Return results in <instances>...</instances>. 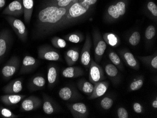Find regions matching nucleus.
I'll list each match as a JSON object with an SVG mask.
<instances>
[{"label": "nucleus", "mask_w": 157, "mask_h": 118, "mask_svg": "<svg viewBox=\"0 0 157 118\" xmlns=\"http://www.w3.org/2000/svg\"><path fill=\"white\" fill-rule=\"evenodd\" d=\"M67 11L66 7L54 6H48L40 10L37 19L36 36L41 37L56 27L63 19Z\"/></svg>", "instance_id": "1"}, {"label": "nucleus", "mask_w": 157, "mask_h": 118, "mask_svg": "<svg viewBox=\"0 0 157 118\" xmlns=\"http://www.w3.org/2000/svg\"><path fill=\"white\" fill-rule=\"evenodd\" d=\"M90 5L83 1L81 2H76L71 6L63 19L56 27H59L61 24L72 23L75 19H78L82 16L87 13Z\"/></svg>", "instance_id": "2"}, {"label": "nucleus", "mask_w": 157, "mask_h": 118, "mask_svg": "<svg viewBox=\"0 0 157 118\" xmlns=\"http://www.w3.org/2000/svg\"><path fill=\"white\" fill-rule=\"evenodd\" d=\"M5 18L16 33L18 38L22 42H25L27 39L28 32L24 23L20 19L14 17L9 16Z\"/></svg>", "instance_id": "3"}, {"label": "nucleus", "mask_w": 157, "mask_h": 118, "mask_svg": "<svg viewBox=\"0 0 157 118\" xmlns=\"http://www.w3.org/2000/svg\"><path fill=\"white\" fill-rule=\"evenodd\" d=\"M20 64V60L18 57L14 56L10 58L2 70L3 78L6 80L10 79L18 70Z\"/></svg>", "instance_id": "4"}, {"label": "nucleus", "mask_w": 157, "mask_h": 118, "mask_svg": "<svg viewBox=\"0 0 157 118\" xmlns=\"http://www.w3.org/2000/svg\"><path fill=\"white\" fill-rule=\"evenodd\" d=\"M89 79L90 82L94 84L105 79L103 69L92 59L90 63Z\"/></svg>", "instance_id": "5"}, {"label": "nucleus", "mask_w": 157, "mask_h": 118, "mask_svg": "<svg viewBox=\"0 0 157 118\" xmlns=\"http://www.w3.org/2000/svg\"><path fill=\"white\" fill-rule=\"evenodd\" d=\"M11 32L9 29H5L0 32V62L5 57L11 44Z\"/></svg>", "instance_id": "6"}, {"label": "nucleus", "mask_w": 157, "mask_h": 118, "mask_svg": "<svg viewBox=\"0 0 157 118\" xmlns=\"http://www.w3.org/2000/svg\"><path fill=\"white\" fill-rule=\"evenodd\" d=\"M24 13L22 0H14L10 2L2 11V14L18 17Z\"/></svg>", "instance_id": "7"}, {"label": "nucleus", "mask_w": 157, "mask_h": 118, "mask_svg": "<svg viewBox=\"0 0 157 118\" xmlns=\"http://www.w3.org/2000/svg\"><path fill=\"white\" fill-rule=\"evenodd\" d=\"M38 55L39 59L48 61L59 60V54L57 52L48 47L40 46L38 50Z\"/></svg>", "instance_id": "8"}, {"label": "nucleus", "mask_w": 157, "mask_h": 118, "mask_svg": "<svg viewBox=\"0 0 157 118\" xmlns=\"http://www.w3.org/2000/svg\"><path fill=\"white\" fill-rule=\"evenodd\" d=\"M67 106L74 118H87L89 114L87 106L83 103L69 104Z\"/></svg>", "instance_id": "9"}, {"label": "nucleus", "mask_w": 157, "mask_h": 118, "mask_svg": "<svg viewBox=\"0 0 157 118\" xmlns=\"http://www.w3.org/2000/svg\"><path fill=\"white\" fill-rule=\"evenodd\" d=\"M42 101L40 98L36 96H31L25 98L21 103V111L29 112L40 107Z\"/></svg>", "instance_id": "10"}, {"label": "nucleus", "mask_w": 157, "mask_h": 118, "mask_svg": "<svg viewBox=\"0 0 157 118\" xmlns=\"http://www.w3.org/2000/svg\"><path fill=\"white\" fill-rule=\"evenodd\" d=\"M38 62L35 58L30 55H26L24 59L20 70V74H25L34 70L38 66Z\"/></svg>", "instance_id": "11"}, {"label": "nucleus", "mask_w": 157, "mask_h": 118, "mask_svg": "<svg viewBox=\"0 0 157 118\" xmlns=\"http://www.w3.org/2000/svg\"><path fill=\"white\" fill-rule=\"evenodd\" d=\"M59 96L60 98L65 101L74 100L80 97L76 90L72 87H65L62 88L59 91Z\"/></svg>", "instance_id": "12"}, {"label": "nucleus", "mask_w": 157, "mask_h": 118, "mask_svg": "<svg viewBox=\"0 0 157 118\" xmlns=\"http://www.w3.org/2000/svg\"><path fill=\"white\" fill-rule=\"evenodd\" d=\"M22 89V80L18 79L12 81L4 86L3 91L6 94H16L21 92Z\"/></svg>", "instance_id": "13"}, {"label": "nucleus", "mask_w": 157, "mask_h": 118, "mask_svg": "<svg viewBox=\"0 0 157 118\" xmlns=\"http://www.w3.org/2000/svg\"><path fill=\"white\" fill-rule=\"evenodd\" d=\"M94 85V90L89 97L90 99H96L103 96L109 87V83L107 82H99Z\"/></svg>", "instance_id": "14"}, {"label": "nucleus", "mask_w": 157, "mask_h": 118, "mask_svg": "<svg viewBox=\"0 0 157 118\" xmlns=\"http://www.w3.org/2000/svg\"><path fill=\"white\" fill-rule=\"evenodd\" d=\"M108 13L113 18L117 19L120 16H123L126 12L125 4L124 2H118L116 5H111L108 10Z\"/></svg>", "instance_id": "15"}, {"label": "nucleus", "mask_w": 157, "mask_h": 118, "mask_svg": "<svg viewBox=\"0 0 157 118\" xmlns=\"http://www.w3.org/2000/svg\"><path fill=\"white\" fill-rule=\"evenodd\" d=\"M25 95H16V94H7L3 95L0 97L2 102L8 106L15 105L24 99Z\"/></svg>", "instance_id": "16"}, {"label": "nucleus", "mask_w": 157, "mask_h": 118, "mask_svg": "<svg viewBox=\"0 0 157 118\" xmlns=\"http://www.w3.org/2000/svg\"><path fill=\"white\" fill-rule=\"evenodd\" d=\"M22 2L25 21L26 23L29 24L31 19L33 12V0H22Z\"/></svg>", "instance_id": "17"}, {"label": "nucleus", "mask_w": 157, "mask_h": 118, "mask_svg": "<svg viewBox=\"0 0 157 118\" xmlns=\"http://www.w3.org/2000/svg\"><path fill=\"white\" fill-rule=\"evenodd\" d=\"M90 40L89 38L86 39L81 55V62L82 64L86 68H89L90 66L91 58L90 55Z\"/></svg>", "instance_id": "18"}, {"label": "nucleus", "mask_w": 157, "mask_h": 118, "mask_svg": "<svg viewBox=\"0 0 157 118\" xmlns=\"http://www.w3.org/2000/svg\"><path fill=\"white\" fill-rule=\"evenodd\" d=\"M84 74L83 70L78 67H69L65 69L62 72L63 77L68 78L80 77Z\"/></svg>", "instance_id": "19"}, {"label": "nucleus", "mask_w": 157, "mask_h": 118, "mask_svg": "<svg viewBox=\"0 0 157 118\" xmlns=\"http://www.w3.org/2000/svg\"><path fill=\"white\" fill-rule=\"evenodd\" d=\"M46 84L45 79L41 76L33 77L28 85L30 91H35L44 88Z\"/></svg>", "instance_id": "20"}, {"label": "nucleus", "mask_w": 157, "mask_h": 118, "mask_svg": "<svg viewBox=\"0 0 157 118\" xmlns=\"http://www.w3.org/2000/svg\"><path fill=\"white\" fill-rule=\"evenodd\" d=\"M43 110L46 114L50 115L56 111V107L53 101L46 95H44Z\"/></svg>", "instance_id": "21"}, {"label": "nucleus", "mask_w": 157, "mask_h": 118, "mask_svg": "<svg viewBox=\"0 0 157 118\" xmlns=\"http://www.w3.org/2000/svg\"><path fill=\"white\" fill-rule=\"evenodd\" d=\"M77 85L80 90L89 96L91 95L94 90V85L91 83L84 80H81L79 81Z\"/></svg>", "instance_id": "22"}, {"label": "nucleus", "mask_w": 157, "mask_h": 118, "mask_svg": "<svg viewBox=\"0 0 157 118\" xmlns=\"http://www.w3.org/2000/svg\"><path fill=\"white\" fill-rule=\"evenodd\" d=\"M79 58V53L77 51L70 50L67 51L65 55V59L69 67L74 66Z\"/></svg>", "instance_id": "23"}, {"label": "nucleus", "mask_w": 157, "mask_h": 118, "mask_svg": "<svg viewBox=\"0 0 157 118\" xmlns=\"http://www.w3.org/2000/svg\"><path fill=\"white\" fill-rule=\"evenodd\" d=\"M106 48V44L103 40H100L95 48V60L96 63L100 61Z\"/></svg>", "instance_id": "24"}, {"label": "nucleus", "mask_w": 157, "mask_h": 118, "mask_svg": "<svg viewBox=\"0 0 157 118\" xmlns=\"http://www.w3.org/2000/svg\"><path fill=\"white\" fill-rule=\"evenodd\" d=\"M127 64L132 68L137 70L139 67L138 63L136 59H135L133 55L130 52L125 53L123 55Z\"/></svg>", "instance_id": "25"}, {"label": "nucleus", "mask_w": 157, "mask_h": 118, "mask_svg": "<svg viewBox=\"0 0 157 118\" xmlns=\"http://www.w3.org/2000/svg\"><path fill=\"white\" fill-rule=\"evenodd\" d=\"M57 74V71L55 67L53 66L49 67L48 71V85H49L50 87L52 86L56 81Z\"/></svg>", "instance_id": "26"}, {"label": "nucleus", "mask_w": 157, "mask_h": 118, "mask_svg": "<svg viewBox=\"0 0 157 118\" xmlns=\"http://www.w3.org/2000/svg\"><path fill=\"white\" fill-rule=\"evenodd\" d=\"M105 71L107 74L111 78H115L118 75V69L113 64L107 65L105 67Z\"/></svg>", "instance_id": "27"}, {"label": "nucleus", "mask_w": 157, "mask_h": 118, "mask_svg": "<svg viewBox=\"0 0 157 118\" xmlns=\"http://www.w3.org/2000/svg\"><path fill=\"white\" fill-rule=\"evenodd\" d=\"M109 57V59L114 65L117 66L120 69L122 68V64L121 61V59L116 53H110Z\"/></svg>", "instance_id": "28"}, {"label": "nucleus", "mask_w": 157, "mask_h": 118, "mask_svg": "<svg viewBox=\"0 0 157 118\" xmlns=\"http://www.w3.org/2000/svg\"><path fill=\"white\" fill-rule=\"evenodd\" d=\"M0 115L3 118H16L18 116L14 114L10 109L5 107H0Z\"/></svg>", "instance_id": "29"}, {"label": "nucleus", "mask_w": 157, "mask_h": 118, "mask_svg": "<svg viewBox=\"0 0 157 118\" xmlns=\"http://www.w3.org/2000/svg\"><path fill=\"white\" fill-rule=\"evenodd\" d=\"M52 43L53 45L57 48H63L67 45L66 41L64 40L57 37L52 39Z\"/></svg>", "instance_id": "30"}, {"label": "nucleus", "mask_w": 157, "mask_h": 118, "mask_svg": "<svg viewBox=\"0 0 157 118\" xmlns=\"http://www.w3.org/2000/svg\"><path fill=\"white\" fill-rule=\"evenodd\" d=\"M113 101L112 98L106 97L101 101V106L105 110H109L113 106Z\"/></svg>", "instance_id": "31"}, {"label": "nucleus", "mask_w": 157, "mask_h": 118, "mask_svg": "<svg viewBox=\"0 0 157 118\" xmlns=\"http://www.w3.org/2000/svg\"><path fill=\"white\" fill-rule=\"evenodd\" d=\"M141 39L140 34L138 32H135L132 36H130L129 39V42L132 45L136 46L139 44Z\"/></svg>", "instance_id": "32"}, {"label": "nucleus", "mask_w": 157, "mask_h": 118, "mask_svg": "<svg viewBox=\"0 0 157 118\" xmlns=\"http://www.w3.org/2000/svg\"><path fill=\"white\" fill-rule=\"evenodd\" d=\"M144 81L143 79H139L134 81L130 85V89L131 91H136L142 88L143 85Z\"/></svg>", "instance_id": "33"}, {"label": "nucleus", "mask_w": 157, "mask_h": 118, "mask_svg": "<svg viewBox=\"0 0 157 118\" xmlns=\"http://www.w3.org/2000/svg\"><path fill=\"white\" fill-rule=\"evenodd\" d=\"M156 33L155 28L153 25H150L147 27L145 31V37L147 39L151 40L153 38Z\"/></svg>", "instance_id": "34"}, {"label": "nucleus", "mask_w": 157, "mask_h": 118, "mask_svg": "<svg viewBox=\"0 0 157 118\" xmlns=\"http://www.w3.org/2000/svg\"><path fill=\"white\" fill-rule=\"evenodd\" d=\"M66 39L71 43H75V44L80 43L82 40V38L81 37V36L79 34H75V33L71 34L67 36Z\"/></svg>", "instance_id": "35"}, {"label": "nucleus", "mask_w": 157, "mask_h": 118, "mask_svg": "<svg viewBox=\"0 0 157 118\" xmlns=\"http://www.w3.org/2000/svg\"><path fill=\"white\" fill-rule=\"evenodd\" d=\"M75 0H56V7H66L70 5L71 2Z\"/></svg>", "instance_id": "36"}, {"label": "nucleus", "mask_w": 157, "mask_h": 118, "mask_svg": "<svg viewBox=\"0 0 157 118\" xmlns=\"http://www.w3.org/2000/svg\"><path fill=\"white\" fill-rule=\"evenodd\" d=\"M107 40H108V44L112 46H114L118 43V39L116 36L112 33L108 34L107 36Z\"/></svg>", "instance_id": "37"}, {"label": "nucleus", "mask_w": 157, "mask_h": 118, "mask_svg": "<svg viewBox=\"0 0 157 118\" xmlns=\"http://www.w3.org/2000/svg\"><path fill=\"white\" fill-rule=\"evenodd\" d=\"M117 113L119 118H128V112L123 107H120L118 109Z\"/></svg>", "instance_id": "38"}, {"label": "nucleus", "mask_w": 157, "mask_h": 118, "mask_svg": "<svg viewBox=\"0 0 157 118\" xmlns=\"http://www.w3.org/2000/svg\"><path fill=\"white\" fill-rule=\"evenodd\" d=\"M148 8L154 16H157V6L154 2H150L148 4Z\"/></svg>", "instance_id": "39"}, {"label": "nucleus", "mask_w": 157, "mask_h": 118, "mask_svg": "<svg viewBox=\"0 0 157 118\" xmlns=\"http://www.w3.org/2000/svg\"><path fill=\"white\" fill-rule=\"evenodd\" d=\"M133 109L135 112L137 113H141L143 112V107L141 105L138 103H134Z\"/></svg>", "instance_id": "40"}, {"label": "nucleus", "mask_w": 157, "mask_h": 118, "mask_svg": "<svg viewBox=\"0 0 157 118\" xmlns=\"http://www.w3.org/2000/svg\"><path fill=\"white\" fill-rule=\"evenodd\" d=\"M151 65L153 68L157 69V56L156 55L151 60L150 62Z\"/></svg>", "instance_id": "41"}, {"label": "nucleus", "mask_w": 157, "mask_h": 118, "mask_svg": "<svg viewBox=\"0 0 157 118\" xmlns=\"http://www.w3.org/2000/svg\"><path fill=\"white\" fill-rule=\"evenodd\" d=\"M84 1L89 5L95 4L97 1V0H84Z\"/></svg>", "instance_id": "42"}, {"label": "nucleus", "mask_w": 157, "mask_h": 118, "mask_svg": "<svg viewBox=\"0 0 157 118\" xmlns=\"http://www.w3.org/2000/svg\"><path fill=\"white\" fill-rule=\"evenodd\" d=\"M6 3V0H0V10L5 6Z\"/></svg>", "instance_id": "43"}, {"label": "nucleus", "mask_w": 157, "mask_h": 118, "mask_svg": "<svg viewBox=\"0 0 157 118\" xmlns=\"http://www.w3.org/2000/svg\"><path fill=\"white\" fill-rule=\"evenodd\" d=\"M152 107L154 108H157V99L154 100L152 103Z\"/></svg>", "instance_id": "44"}]
</instances>
